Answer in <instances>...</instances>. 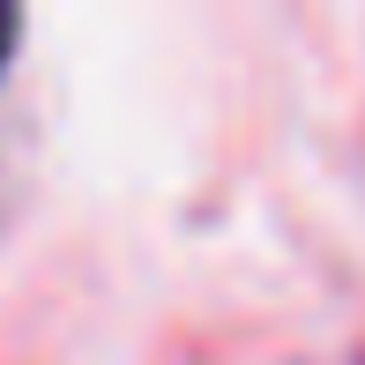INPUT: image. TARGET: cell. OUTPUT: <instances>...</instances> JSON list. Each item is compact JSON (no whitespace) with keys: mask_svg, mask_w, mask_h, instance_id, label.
<instances>
[{"mask_svg":"<svg viewBox=\"0 0 365 365\" xmlns=\"http://www.w3.org/2000/svg\"><path fill=\"white\" fill-rule=\"evenodd\" d=\"M8 45H15V8H0V68H8Z\"/></svg>","mask_w":365,"mask_h":365,"instance_id":"obj_1","label":"cell"}]
</instances>
